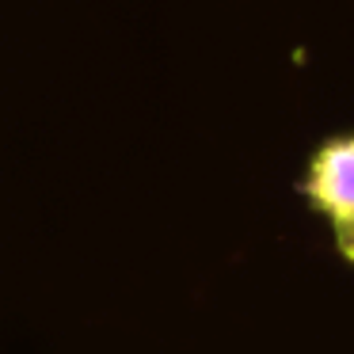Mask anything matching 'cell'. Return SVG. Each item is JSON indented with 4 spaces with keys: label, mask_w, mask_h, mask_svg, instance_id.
<instances>
[{
    "label": "cell",
    "mask_w": 354,
    "mask_h": 354,
    "mask_svg": "<svg viewBox=\"0 0 354 354\" xmlns=\"http://www.w3.org/2000/svg\"><path fill=\"white\" fill-rule=\"evenodd\" d=\"M301 194L331 225L354 221V133L328 138L316 149L301 179Z\"/></svg>",
    "instance_id": "6da1fadb"
},
{
    "label": "cell",
    "mask_w": 354,
    "mask_h": 354,
    "mask_svg": "<svg viewBox=\"0 0 354 354\" xmlns=\"http://www.w3.org/2000/svg\"><path fill=\"white\" fill-rule=\"evenodd\" d=\"M335 229V248L346 263H354V221H343V225H331Z\"/></svg>",
    "instance_id": "7a4b0ae2"
}]
</instances>
